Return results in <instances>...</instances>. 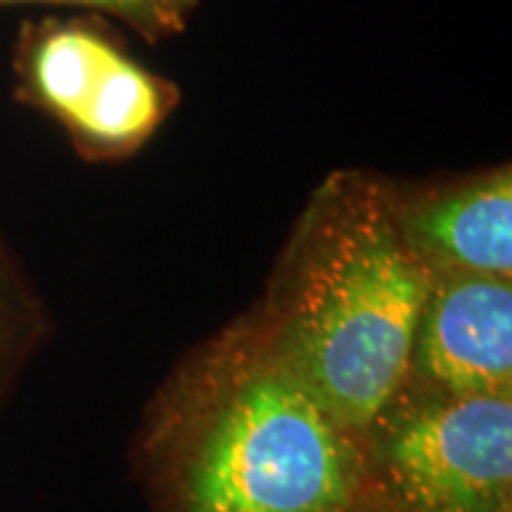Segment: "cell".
I'll return each mask as SVG.
<instances>
[{"label":"cell","instance_id":"cell-1","mask_svg":"<svg viewBox=\"0 0 512 512\" xmlns=\"http://www.w3.org/2000/svg\"><path fill=\"white\" fill-rule=\"evenodd\" d=\"M432 273L396 230L384 181L339 171L280 261L259 335L354 434L406 389Z\"/></svg>","mask_w":512,"mask_h":512},{"label":"cell","instance_id":"cell-2","mask_svg":"<svg viewBox=\"0 0 512 512\" xmlns=\"http://www.w3.org/2000/svg\"><path fill=\"white\" fill-rule=\"evenodd\" d=\"M183 446L181 512H349L363 484L356 434L256 330Z\"/></svg>","mask_w":512,"mask_h":512},{"label":"cell","instance_id":"cell-3","mask_svg":"<svg viewBox=\"0 0 512 512\" xmlns=\"http://www.w3.org/2000/svg\"><path fill=\"white\" fill-rule=\"evenodd\" d=\"M377 425L375 477L394 512H510V394H432Z\"/></svg>","mask_w":512,"mask_h":512},{"label":"cell","instance_id":"cell-4","mask_svg":"<svg viewBox=\"0 0 512 512\" xmlns=\"http://www.w3.org/2000/svg\"><path fill=\"white\" fill-rule=\"evenodd\" d=\"M22 81L29 100L53 114L93 159L138 152L181 102L174 81L81 22L31 29L22 48Z\"/></svg>","mask_w":512,"mask_h":512},{"label":"cell","instance_id":"cell-5","mask_svg":"<svg viewBox=\"0 0 512 512\" xmlns=\"http://www.w3.org/2000/svg\"><path fill=\"white\" fill-rule=\"evenodd\" d=\"M411 375L432 394H510V278L432 275L413 347Z\"/></svg>","mask_w":512,"mask_h":512},{"label":"cell","instance_id":"cell-6","mask_svg":"<svg viewBox=\"0 0 512 512\" xmlns=\"http://www.w3.org/2000/svg\"><path fill=\"white\" fill-rule=\"evenodd\" d=\"M384 192L396 230L432 275L510 278V166L411 188L384 181Z\"/></svg>","mask_w":512,"mask_h":512},{"label":"cell","instance_id":"cell-7","mask_svg":"<svg viewBox=\"0 0 512 512\" xmlns=\"http://www.w3.org/2000/svg\"><path fill=\"white\" fill-rule=\"evenodd\" d=\"M79 5L112 15L138 31L145 41L159 43L188 29L202 0H0V5Z\"/></svg>","mask_w":512,"mask_h":512}]
</instances>
